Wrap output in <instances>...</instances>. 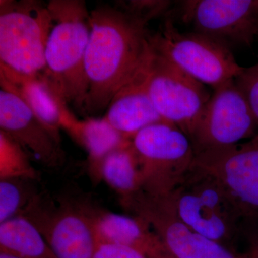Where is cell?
Instances as JSON below:
<instances>
[{
	"mask_svg": "<svg viewBox=\"0 0 258 258\" xmlns=\"http://www.w3.org/2000/svg\"><path fill=\"white\" fill-rule=\"evenodd\" d=\"M91 35L85 55L88 90L82 109H106L115 93L128 82L149 49L147 24L110 6L90 13Z\"/></svg>",
	"mask_w": 258,
	"mask_h": 258,
	"instance_id": "6da1fadb",
	"label": "cell"
},
{
	"mask_svg": "<svg viewBox=\"0 0 258 258\" xmlns=\"http://www.w3.org/2000/svg\"><path fill=\"white\" fill-rule=\"evenodd\" d=\"M47 5L51 17L45 47L47 74L66 103L82 108L88 90L84 60L90 13L79 0H52Z\"/></svg>",
	"mask_w": 258,
	"mask_h": 258,
	"instance_id": "7a4b0ae2",
	"label": "cell"
},
{
	"mask_svg": "<svg viewBox=\"0 0 258 258\" xmlns=\"http://www.w3.org/2000/svg\"><path fill=\"white\" fill-rule=\"evenodd\" d=\"M169 196L179 218L204 237L227 247L238 235L240 209L218 178L195 161Z\"/></svg>",
	"mask_w": 258,
	"mask_h": 258,
	"instance_id": "3957f363",
	"label": "cell"
},
{
	"mask_svg": "<svg viewBox=\"0 0 258 258\" xmlns=\"http://www.w3.org/2000/svg\"><path fill=\"white\" fill-rule=\"evenodd\" d=\"M50 22L47 5L1 1V67L21 76L47 74L45 47Z\"/></svg>",
	"mask_w": 258,
	"mask_h": 258,
	"instance_id": "277c9868",
	"label": "cell"
},
{
	"mask_svg": "<svg viewBox=\"0 0 258 258\" xmlns=\"http://www.w3.org/2000/svg\"><path fill=\"white\" fill-rule=\"evenodd\" d=\"M149 42L159 55L213 90L235 80L243 69L230 48L203 34L180 31L169 15L156 33L149 34Z\"/></svg>",
	"mask_w": 258,
	"mask_h": 258,
	"instance_id": "5b68a950",
	"label": "cell"
},
{
	"mask_svg": "<svg viewBox=\"0 0 258 258\" xmlns=\"http://www.w3.org/2000/svg\"><path fill=\"white\" fill-rule=\"evenodd\" d=\"M146 69L148 92L158 113L189 137L212 93L151 46Z\"/></svg>",
	"mask_w": 258,
	"mask_h": 258,
	"instance_id": "8992f818",
	"label": "cell"
},
{
	"mask_svg": "<svg viewBox=\"0 0 258 258\" xmlns=\"http://www.w3.org/2000/svg\"><path fill=\"white\" fill-rule=\"evenodd\" d=\"M131 140L143 176L142 189L147 191H170L195 159L189 137L169 122L149 125Z\"/></svg>",
	"mask_w": 258,
	"mask_h": 258,
	"instance_id": "52a82bcc",
	"label": "cell"
},
{
	"mask_svg": "<svg viewBox=\"0 0 258 258\" xmlns=\"http://www.w3.org/2000/svg\"><path fill=\"white\" fill-rule=\"evenodd\" d=\"M258 127L235 80L213 90L189 136L195 155L253 138Z\"/></svg>",
	"mask_w": 258,
	"mask_h": 258,
	"instance_id": "ba28073f",
	"label": "cell"
},
{
	"mask_svg": "<svg viewBox=\"0 0 258 258\" xmlns=\"http://www.w3.org/2000/svg\"><path fill=\"white\" fill-rule=\"evenodd\" d=\"M254 0H197L181 2V20L194 32L213 39L231 50L249 46L258 36Z\"/></svg>",
	"mask_w": 258,
	"mask_h": 258,
	"instance_id": "9c48e42d",
	"label": "cell"
},
{
	"mask_svg": "<svg viewBox=\"0 0 258 258\" xmlns=\"http://www.w3.org/2000/svg\"><path fill=\"white\" fill-rule=\"evenodd\" d=\"M196 164L218 178L243 218L258 217V133L248 142L195 155Z\"/></svg>",
	"mask_w": 258,
	"mask_h": 258,
	"instance_id": "30bf717a",
	"label": "cell"
},
{
	"mask_svg": "<svg viewBox=\"0 0 258 258\" xmlns=\"http://www.w3.org/2000/svg\"><path fill=\"white\" fill-rule=\"evenodd\" d=\"M20 215L36 227L59 258L93 257L98 237L83 207L43 208L36 196Z\"/></svg>",
	"mask_w": 258,
	"mask_h": 258,
	"instance_id": "8fae6325",
	"label": "cell"
},
{
	"mask_svg": "<svg viewBox=\"0 0 258 258\" xmlns=\"http://www.w3.org/2000/svg\"><path fill=\"white\" fill-rule=\"evenodd\" d=\"M0 131L50 168L66 161L61 143L45 128L18 91L0 75Z\"/></svg>",
	"mask_w": 258,
	"mask_h": 258,
	"instance_id": "7c38bea8",
	"label": "cell"
},
{
	"mask_svg": "<svg viewBox=\"0 0 258 258\" xmlns=\"http://www.w3.org/2000/svg\"><path fill=\"white\" fill-rule=\"evenodd\" d=\"M149 51L135 74L113 97L103 117L128 139L149 125L166 121L158 113L148 92L146 64Z\"/></svg>",
	"mask_w": 258,
	"mask_h": 258,
	"instance_id": "4fadbf2b",
	"label": "cell"
},
{
	"mask_svg": "<svg viewBox=\"0 0 258 258\" xmlns=\"http://www.w3.org/2000/svg\"><path fill=\"white\" fill-rule=\"evenodd\" d=\"M0 75L18 91L37 118L61 143L60 129L71 113L48 74L21 76L0 67Z\"/></svg>",
	"mask_w": 258,
	"mask_h": 258,
	"instance_id": "5bb4252c",
	"label": "cell"
},
{
	"mask_svg": "<svg viewBox=\"0 0 258 258\" xmlns=\"http://www.w3.org/2000/svg\"><path fill=\"white\" fill-rule=\"evenodd\" d=\"M83 208L92 221L99 241L134 247L145 255L160 243L157 235L138 217L120 215L88 206Z\"/></svg>",
	"mask_w": 258,
	"mask_h": 258,
	"instance_id": "9a60e30c",
	"label": "cell"
},
{
	"mask_svg": "<svg viewBox=\"0 0 258 258\" xmlns=\"http://www.w3.org/2000/svg\"><path fill=\"white\" fill-rule=\"evenodd\" d=\"M62 128L67 129L87 151L88 171L95 183L101 181V166L107 156L131 141L104 118L80 121L72 115L64 122Z\"/></svg>",
	"mask_w": 258,
	"mask_h": 258,
	"instance_id": "2e32d148",
	"label": "cell"
},
{
	"mask_svg": "<svg viewBox=\"0 0 258 258\" xmlns=\"http://www.w3.org/2000/svg\"><path fill=\"white\" fill-rule=\"evenodd\" d=\"M0 251L24 258H59L36 227L23 215L0 224Z\"/></svg>",
	"mask_w": 258,
	"mask_h": 258,
	"instance_id": "e0dca14e",
	"label": "cell"
},
{
	"mask_svg": "<svg viewBox=\"0 0 258 258\" xmlns=\"http://www.w3.org/2000/svg\"><path fill=\"white\" fill-rule=\"evenodd\" d=\"M101 179L121 199L132 196L143 187L142 169L132 140L107 156L102 164Z\"/></svg>",
	"mask_w": 258,
	"mask_h": 258,
	"instance_id": "ac0fdd59",
	"label": "cell"
},
{
	"mask_svg": "<svg viewBox=\"0 0 258 258\" xmlns=\"http://www.w3.org/2000/svg\"><path fill=\"white\" fill-rule=\"evenodd\" d=\"M28 154L5 132L0 131V180L37 179Z\"/></svg>",
	"mask_w": 258,
	"mask_h": 258,
	"instance_id": "d6986e66",
	"label": "cell"
},
{
	"mask_svg": "<svg viewBox=\"0 0 258 258\" xmlns=\"http://www.w3.org/2000/svg\"><path fill=\"white\" fill-rule=\"evenodd\" d=\"M27 181L29 180H0V224L20 215L36 197Z\"/></svg>",
	"mask_w": 258,
	"mask_h": 258,
	"instance_id": "ffe728a7",
	"label": "cell"
},
{
	"mask_svg": "<svg viewBox=\"0 0 258 258\" xmlns=\"http://www.w3.org/2000/svg\"><path fill=\"white\" fill-rule=\"evenodd\" d=\"M171 1L166 0H145V1H128L121 3L120 9L127 14L137 19L139 21L147 24L152 19L160 17L161 15L170 14Z\"/></svg>",
	"mask_w": 258,
	"mask_h": 258,
	"instance_id": "44dd1931",
	"label": "cell"
},
{
	"mask_svg": "<svg viewBox=\"0 0 258 258\" xmlns=\"http://www.w3.org/2000/svg\"><path fill=\"white\" fill-rule=\"evenodd\" d=\"M235 81L245 97L258 127V64L243 68Z\"/></svg>",
	"mask_w": 258,
	"mask_h": 258,
	"instance_id": "7402d4cb",
	"label": "cell"
},
{
	"mask_svg": "<svg viewBox=\"0 0 258 258\" xmlns=\"http://www.w3.org/2000/svg\"><path fill=\"white\" fill-rule=\"evenodd\" d=\"M92 258H147L139 249L113 242L98 240Z\"/></svg>",
	"mask_w": 258,
	"mask_h": 258,
	"instance_id": "603a6c76",
	"label": "cell"
},
{
	"mask_svg": "<svg viewBox=\"0 0 258 258\" xmlns=\"http://www.w3.org/2000/svg\"><path fill=\"white\" fill-rule=\"evenodd\" d=\"M147 258H175L160 243L146 254Z\"/></svg>",
	"mask_w": 258,
	"mask_h": 258,
	"instance_id": "cb8c5ba5",
	"label": "cell"
},
{
	"mask_svg": "<svg viewBox=\"0 0 258 258\" xmlns=\"http://www.w3.org/2000/svg\"><path fill=\"white\" fill-rule=\"evenodd\" d=\"M247 258H258V242H256L252 246Z\"/></svg>",
	"mask_w": 258,
	"mask_h": 258,
	"instance_id": "d4e9b609",
	"label": "cell"
},
{
	"mask_svg": "<svg viewBox=\"0 0 258 258\" xmlns=\"http://www.w3.org/2000/svg\"><path fill=\"white\" fill-rule=\"evenodd\" d=\"M0 258H24L17 254L10 253V252H5V251H0Z\"/></svg>",
	"mask_w": 258,
	"mask_h": 258,
	"instance_id": "484cf974",
	"label": "cell"
},
{
	"mask_svg": "<svg viewBox=\"0 0 258 258\" xmlns=\"http://www.w3.org/2000/svg\"><path fill=\"white\" fill-rule=\"evenodd\" d=\"M254 15H255L256 20H257L258 23V0H254Z\"/></svg>",
	"mask_w": 258,
	"mask_h": 258,
	"instance_id": "4316f807",
	"label": "cell"
}]
</instances>
